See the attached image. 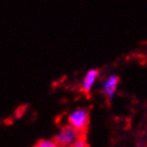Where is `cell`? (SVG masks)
Instances as JSON below:
<instances>
[{
    "label": "cell",
    "mask_w": 147,
    "mask_h": 147,
    "mask_svg": "<svg viewBox=\"0 0 147 147\" xmlns=\"http://www.w3.org/2000/svg\"><path fill=\"white\" fill-rule=\"evenodd\" d=\"M84 136H86V133L80 132L79 130L74 128L71 125L67 124L63 126L59 132L52 138V140L60 147H71L78 139Z\"/></svg>",
    "instance_id": "6da1fadb"
},
{
    "label": "cell",
    "mask_w": 147,
    "mask_h": 147,
    "mask_svg": "<svg viewBox=\"0 0 147 147\" xmlns=\"http://www.w3.org/2000/svg\"><path fill=\"white\" fill-rule=\"evenodd\" d=\"M68 124L80 132L88 133L90 125V109L88 108H78L68 115Z\"/></svg>",
    "instance_id": "7a4b0ae2"
},
{
    "label": "cell",
    "mask_w": 147,
    "mask_h": 147,
    "mask_svg": "<svg viewBox=\"0 0 147 147\" xmlns=\"http://www.w3.org/2000/svg\"><path fill=\"white\" fill-rule=\"evenodd\" d=\"M118 82H119V77L117 75H111L110 77H108L106 79V81L103 82L102 85V94L105 95V98L107 99V101L110 102L112 98H113V95L115 91H116V88L118 85Z\"/></svg>",
    "instance_id": "3957f363"
},
{
    "label": "cell",
    "mask_w": 147,
    "mask_h": 147,
    "mask_svg": "<svg viewBox=\"0 0 147 147\" xmlns=\"http://www.w3.org/2000/svg\"><path fill=\"white\" fill-rule=\"evenodd\" d=\"M99 74V70L97 68H94V69L88 70L86 75H85L84 79H83V83H82V88L81 91L83 94H85L86 97H90V92H91V88H92L94 82H95L96 78Z\"/></svg>",
    "instance_id": "277c9868"
},
{
    "label": "cell",
    "mask_w": 147,
    "mask_h": 147,
    "mask_svg": "<svg viewBox=\"0 0 147 147\" xmlns=\"http://www.w3.org/2000/svg\"><path fill=\"white\" fill-rule=\"evenodd\" d=\"M33 147H60L55 141L52 140H46V139H42V140L37 141V143Z\"/></svg>",
    "instance_id": "5b68a950"
},
{
    "label": "cell",
    "mask_w": 147,
    "mask_h": 147,
    "mask_svg": "<svg viewBox=\"0 0 147 147\" xmlns=\"http://www.w3.org/2000/svg\"><path fill=\"white\" fill-rule=\"evenodd\" d=\"M71 147H90L88 141H86V136H81L80 139H78Z\"/></svg>",
    "instance_id": "8992f818"
},
{
    "label": "cell",
    "mask_w": 147,
    "mask_h": 147,
    "mask_svg": "<svg viewBox=\"0 0 147 147\" xmlns=\"http://www.w3.org/2000/svg\"><path fill=\"white\" fill-rule=\"evenodd\" d=\"M26 108H27V106H20V107H18V109L15 111V115H16L17 117L22 116V114L26 111Z\"/></svg>",
    "instance_id": "52a82bcc"
}]
</instances>
